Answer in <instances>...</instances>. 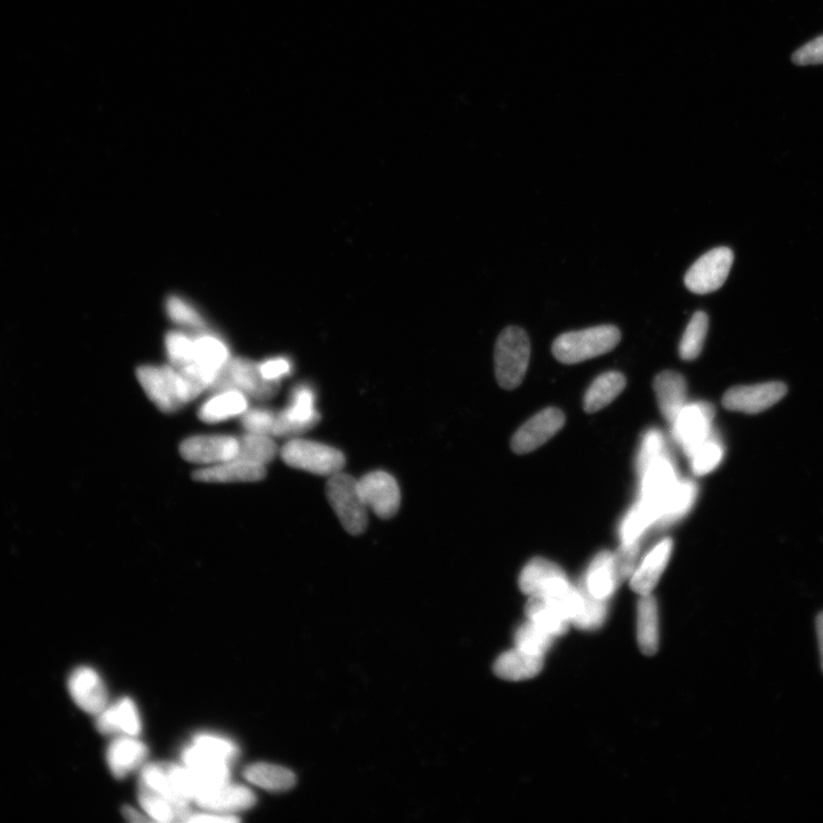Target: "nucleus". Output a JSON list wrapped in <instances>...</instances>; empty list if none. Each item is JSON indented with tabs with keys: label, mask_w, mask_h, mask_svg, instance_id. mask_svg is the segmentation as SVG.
<instances>
[{
	"label": "nucleus",
	"mask_w": 823,
	"mask_h": 823,
	"mask_svg": "<svg viewBox=\"0 0 823 823\" xmlns=\"http://www.w3.org/2000/svg\"><path fill=\"white\" fill-rule=\"evenodd\" d=\"M621 333L617 326L601 325L567 332L553 343V355L558 362L572 365L610 353L619 345Z\"/></svg>",
	"instance_id": "obj_1"
},
{
	"label": "nucleus",
	"mask_w": 823,
	"mask_h": 823,
	"mask_svg": "<svg viewBox=\"0 0 823 823\" xmlns=\"http://www.w3.org/2000/svg\"><path fill=\"white\" fill-rule=\"evenodd\" d=\"M531 357L529 335L518 326H508L495 343V377L503 389L513 390L522 385Z\"/></svg>",
	"instance_id": "obj_2"
},
{
	"label": "nucleus",
	"mask_w": 823,
	"mask_h": 823,
	"mask_svg": "<svg viewBox=\"0 0 823 823\" xmlns=\"http://www.w3.org/2000/svg\"><path fill=\"white\" fill-rule=\"evenodd\" d=\"M279 388L281 381L263 378L258 363L239 357L229 359L209 390L213 394L235 390L257 401H268L277 395Z\"/></svg>",
	"instance_id": "obj_3"
},
{
	"label": "nucleus",
	"mask_w": 823,
	"mask_h": 823,
	"mask_svg": "<svg viewBox=\"0 0 823 823\" xmlns=\"http://www.w3.org/2000/svg\"><path fill=\"white\" fill-rule=\"evenodd\" d=\"M326 497L343 529L351 535L364 533L369 524V517L359 493L357 479L341 471L332 475L327 481Z\"/></svg>",
	"instance_id": "obj_4"
},
{
	"label": "nucleus",
	"mask_w": 823,
	"mask_h": 823,
	"mask_svg": "<svg viewBox=\"0 0 823 823\" xmlns=\"http://www.w3.org/2000/svg\"><path fill=\"white\" fill-rule=\"evenodd\" d=\"M281 454L287 466L318 476L331 477L340 473L346 465L345 454L341 451L332 446L305 441V439H292L287 442Z\"/></svg>",
	"instance_id": "obj_5"
},
{
	"label": "nucleus",
	"mask_w": 823,
	"mask_h": 823,
	"mask_svg": "<svg viewBox=\"0 0 823 823\" xmlns=\"http://www.w3.org/2000/svg\"><path fill=\"white\" fill-rule=\"evenodd\" d=\"M137 377L150 401L162 412L174 413L187 404L181 374L172 365H143Z\"/></svg>",
	"instance_id": "obj_6"
},
{
	"label": "nucleus",
	"mask_w": 823,
	"mask_h": 823,
	"mask_svg": "<svg viewBox=\"0 0 823 823\" xmlns=\"http://www.w3.org/2000/svg\"><path fill=\"white\" fill-rule=\"evenodd\" d=\"M733 261L734 255L729 247H717L703 254L685 275L687 290L695 294L718 291L729 277Z\"/></svg>",
	"instance_id": "obj_7"
},
{
	"label": "nucleus",
	"mask_w": 823,
	"mask_h": 823,
	"mask_svg": "<svg viewBox=\"0 0 823 823\" xmlns=\"http://www.w3.org/2000/svg\"><path fill=\"white\" fill-rule=\"evenodd\" d=\"M359 493L366 507L382 519L393 518L401 507V490L396 479L386 471H373L358 481Z\"/></svg>",
	"instance_id": "obj_8"
},
{
	"label": "nucleus",
	"mask_w": 823,
	"mask_h": 823,
	"mask_svg": "<svg viewBox=\"0 0 823 823\" xmlns=\"http://www.w3.org/2000/svg\"><path fill=\"white\" fill-rule=\"evenodd\" d=\"M714 407L708 403L686 405L673 423L676 441L692 457L695 450L711 437Z\"/></svg>",
	"instance_id": "obj_9"
},
{
	"label": "nucleus",
	"mask_w": 823,
	"mask_h": 823,
	"mask_svg": "<svg viewBox=\"0 0 823 823\" xmlns=\"http://www.w3.org/2000/svg\"><path fill=\"white\" fill-rule=\"evenodd\" d=\"M787 394L782 382H766L755 386L733 387L726 391L723 405L726 410L757 414L781 401Z\"/></svg>",
	"instance_id": "obj_10"
},
{
	"label": "nucleus",
	"mask_w": 823,
	"mask_h": 823,
	"mask_svg": "<svg viewBox=\"0 0 823 823\" xmlns=\"http://www.w3.org/2000/svg\"><path fill=\"white\" fill-rule=\"evenodd\" d=\"M564 425V413L556 407H548L516 431L511 439V449L517 454L533 452L553 438Z\"/></svg>",
	"instance_id": "obj_11"
},
{
	"label": "nucleus",
	"mask_w": 823,
	"mask_h": 823,
	"mask_svg": "<svg viewBox=\"0 0 823 823\" xmlns=\"http://www.w3.org/2000/svg\"><path fill=\"white\" fill-rule=\"evenodd\" d=\"M238 438L226 435H201L186 439L180 446L182 458L198 465H218L237 457Z\"/></svg>",
	"instance_id": "obj_12"
},
{
	"label": "nucleus",
	"mask_w": 823,
	"mask_h": 823,
	"mask_svg": "<svg viewBox=\"0 0 823 823\" xmlns=\"http://www.w3.org/2000/svg\"><path fill=\"white\" fill-rule=\"evenodd\" d=\"M68 690L76 705L86 713L98 715L108 706L106 685L92 668L76 669L69 677Z\"/></svg>",
	"instance_id": "obj_13"
},
{
	"label": "nucleus",
	"mask_w": 823,
	"mask_h": 823,
	"mask_svg": "<svg viewBox=\"0 0 823 823\" xmlns=\"http://www.w3.org/2000/svg\"><path fill=\"white\" fill-rule=\"evenodd\" d=\"M267 475L266 466L233 459L211 467L199 469L194 479L203 483L259 482Z\"/></svg>",
	"instance_id": "obj_14"
},
{
	"label": "nucleus",
	"mask_w": 823,
	"mask_h": 823,
	"mask_svg": "<svg viewBox=\"0 0 823 823\" xmlns=\"http://www.w3.org/2000/svg\"><path fill=\"white\" fill-rule=\"evenodd\" d=\"M673 551V541L665 539L658 543L643 559L641 565L631 575L630 586L638 595H649L661 578Z\"/></svg>",
	"instance_id": "obj_15"
},
{
	"label": "nucleus",
	"mask_w": 823,
	"mask_h": 823,
	"mask_svg": "<svg viewBox=\"0 0 823 823\" xmlns=\"http://www.w3.org/2000/svg\"><path fill=\"white\" fill-rule=\"evenodd\" d=\"M653 388L663 418L674 423L687 405V385L683 375L675 371H663L655 377Z\"/></svg>",
	"instance_id": "obj_16"
},
{
	"label": "nucleus",
	"mask_w": 823,
	"mask_h": 823,
	"mask_svg": "<svg viewBox=\"0 0 823 823\" xmlns=\"http://www.w3.org/2000/svg\"><path fill=\"white\" fill-rule=\"evenodd\" d=\"M255 801L257 799L250 788L227 782L210 793L198 797L195 803L205 810L228 814L249 810L254 806Z\"/></svg>",
	"instance_id": "obj_17"
},
{
	"label": "nucleus",
	"mask_w": 823,
	"mask_h": 823,
	"mask_svg": "<svg viewBox=\"0 0 823 823\" xmlns=\"http://www.w3.org/2000/svg\"><path fill=\"white\" fill-rule=\"evenodd\" d=\"M193 337L194 361L191 364L197 365L199 369L211 375L215 381L222 367L231 358L228 345L219 335L207 330L198 331Z\"/></svg>",
	"instance_id": "obj_18"
},
{
	"label": "nucleus",
	"mask_w": 823,
	"mask_h": 823,
	"mask_svg": "<svg viewBox=\"0 0 823 823\" xmlns=\"http://www.w3.org/2000/svg\"><path fill=\"white\" fill-rule=\"evenodd\" d=\"M148 756L145 743L129 737L118 738L111 742L107 750V762L111 773L122 779L137 770Z\"/></svg>",
	"instance_id": "obj_19"
},
{
	"label": "nucleus",
	"mask_w": 823,
	"mask_h": 823,
	"mask_svg": "<svg viewBox=\"0 0 823 823\" xmlns=\"http://www.w3.org/2000/svg\"><path fill=\"white\" fill-rule=\"evenodd\" d=\"M139 802L143 810L151 819L158 822H182L188 821L191 812L189 803L177 801V799L158 793L140 783Z\"/></svg>",
	"instance_id": "obj_20"
},
{
	"label": "nucleus",
	"mask_w": 823,
	"mask_h": 823,
	"mask_svg": "<svg viewBox=\"0 0 823 823\" xmlns=\"http://www.w3.org/2000/svg\"><path fill=\"white\" fill-rule=\"evenodd\" d=\"M97 727L103 734L125 733L135 737L141 731L137 707L130 698H124L107 706L97 715Z\"/></svg>",
	"instance_id": "obj_21"
},
{
	"label": "nucleus",
	"mask_w": 823,
	"mask_h": 823,
	"mask_svg": "<svg viewBox=\"0 0 823 823\" xmlns=\"http://www.w3.org/2000/svg\"><path fill=\"white\" fill-rule=\"evenodd\" d=\"M543 658L515 649L500 655L494 663V673L510 682H521L534 678L541 673Z\"/></svg>",
	"instance_id": "obj_22"
},
{
	"label": "nucleus",
	"mask_w": 823,
	"mask_h": 823,
	"mask_svg": "<svg viewBox=\"0 0 823 823\" xmlns=\"http://www.w3.org/2000/svg\"><path fill=\"white\" fill-rule=\"evenodd\" d=\"M641 479V500L652 503L661 515L662 502L678 481L673 465L666 457H661L647 469Z\"/></svg>",
	"instance_id": "obj_23"
},
{
	"label": "nucleus",
	"mask_w": 823,
	"mask_h": 823,
	"mask_svg": "<svg viewBox=\"0 0 823 823\" xmlns=\"http://www.w3.org/2000/svg\"><path fill=\"white\" fill-rule=\"evenodd\" d=\"M588 593L599 599H607L614 594L620 581L615 573L613 554L610 551H601L591 562L582 582Z\"/></svg>",
	"instance_id": "obj_24"
},
{
	"label": "nucleus",
	"mask_w": 823,
	"mask_h": 823,
	"mask_svg": "<svg viewBox=\"0 0 823 823\" xmlns=\"http://www.w3.org/2000/svg\"><path fill=\"white\" fill-rule=\"evenodd\" d=\"M249 410V399L247 396L235 390L221 391L214 394L201 409L198 417L206 423H219L231 418L238 417Z\"/></svg>",
	"instance_id": "obj_25"
},
{
	"label": "nucleus",
	"mask_w": 823,
	"mask_h": 823,
	"mask_svg": "<svg viewBox=\"0 0 823 823\" xmlns=\"http://www.w3.org/2000/svg\"><path fill=\"white\" fill-rule=\"evenodd\" d=\"M637 642L645 655H654L659 649V613L655 598L643 595L637 605Z\"/></svg>",
	"instance_id": "obj_26"
},
{
	"label": "nucleus",
	"mask_w": 823,
	"mask_h": 823,
	"mask_svg": "<svg viewBox=\"0 0 823 823\" xmlns=\"http://www.w3.org/2000/svg\"><path fill=\"white\" fill-rule=\"evenodd\" d=\"M289 422L294 435L305 433L319 422V414L315 410V396L313 390L307 386L295 388L292 394L291 405L281 411Z\"/></svg>",
	"instance_id": "obj_27"
},
{
	"label": "nucleus",
	"mask_w": 823,
	"mask_h": 823,
	"mask_svg": "<svg viewBox=\"0 0 823 823\" xmlns=\"http://www.w3.org/2000/svg\"><path fill=\"white\" fill-rule=\"evenodd\" d=\"M626 385L625 375L620 372L611 371L599 375L587 390L583 409L588 413L601 411L622 393Z\"/></svg>",
	"instance_id": "obj_28"
},
{
	"label": "nucleus",
	"mask_w": 823,
	"mask_h": 823,
	"mask_svg": "<svg viewBox=\"0 0 823 823\" xmlns=\"http://www.w3.org/2000/svg\"><path fill=\"white\" fill-rule=\"evenodd\" d=\"M561 566L542 557H535L524 566L519 575V589L527 596L538 595L549 583L558 578H565Z\"/></svg>",
	"instance_id": "obj_29"
},
{
	"label": "nucleus",
	"mask_w": 823,
	"mask_h": 823,
	"mask_svg": "<svg viewBox=\"0 0 823 823\" xmlns=\"http://www.w3.org/2000/svg\"><path fill=\"white\" fill-rule=\"evenodd\" d=\"M244 775L253 785L275 791V793L290 790L297 782L294 773L286 767L268 763H257L246 767Z\"/></svg>",
	"instance_id": "obj_30"
},
{
	"label": "nucleus",
	"mask_w": 823,
	"mask_h": 823,
	"mask_svg": "<svg viewBox=\"0 0 823 823\" xmlns=\"http://www.w3.org/2000/svg\"><path fill=\"white\" fill-rule=\"evenodd\" d=\"M525 606L527 620H530L554 637L563 636L569 630L570 622L566 621L553 605L540 595L529 596Z\"/></svg>",
	"instance_id": "obj_31"
},
{
	"label": "nucleus",
	"mask_w": 823,
	"mask_h": 823,
	"mask_svg": "<svg viewBox=\"0 0 823 823\" xmlns=\"http://www.w3.org/2000/svg\"><path fill=\"white\" fill-rule=\"evenodd\" d=\"M697 498V486L690 481H677L662 502L659 523L668 524L682 518L693 506Z\"/></svg>",
	"instance_id": "obj_32"
},
{
	"label": "nucleus",
	"mask_w": 823,
	"mask_h": 823,
	"mask_svg": "<svg viewBox=\"0 0 823 823\" xmlns=\"http://www.w3.org/2000/svg\"><path fill=\"white\" fill-rule=\"evenodd\" d=\"M660 521V511L651 503L639 500L623 519L620 534L621 542L637 541L649 527Z\"/></svg>",
	"instance_id": "obj_33"
},
{
	"label": "nucleus",
	"mask_w": 823,
	"mask_h": 823,
	"mask_svg": "<svg viewBox=\"0 0 823 823\" xmlns=\"http://www.w3.org/2000/svg\"><path fill=\"white\" fill-rule=\"evenodd\" d=\"M239 447L235 459L266 466L277 454V445L270 436L247 433L238 438Z\"/></svg>",
	"instance_id": "obj_34"
},
{
	"label": "nucleus",
	"mask_w": 823,
	"mask_h": 823,
	"mask_svg": "<svg viewBox=\"0 0 823 823\" xmlns=\"http://www.w3.org/2000/svg\"><path fill=\"white\" fill-rule=\"evenodd\" d=\"M708 329V315L703 311L695 313L686 327L681 343H679V356L683 361H694L700 356Z\"/></svg>",
	"instance_id": "obj_35"
},
{
	"label": "nucleus",
	"mask_w": 823,
	"mask_h": 823,
	"mask_svg": "<svg viewBox=\"0 0 823 823\" xmlns=\"http://www.w3.org/2000/svg\"><path fill=\"white\" fill-rule=\"evenodd\" d=\"M555 638L530 620L519 626L514 636L517 649L541 658H545V655L553 646Z\"/></svg>",
	"instance_id": "obj_36"
},
{
	"label": "nucleus",
	"mask_w": 823,
	"mask_h": 823,
	"mask_svg": "<svg viewBox=\"0 0 823 823\" xmlns=\"http://www.w3.org/2000/svg\"><path fill=\"white\" fill-rule=\"evenodd\" d=\"M583 595L582 611L572 625L580 630L593 631L601 628L609 613V601L590 595L583 583L579 585Z\"/></svg>",
	"instance_id": "obj_37"
},
{
	"label": "nucleus",
	"mask_w": 823,
	"mask_h": 823,
	"mask_svg": "<svg viewBox=\"0 0 823 823\" xmlns=\"http://www.w3.org/2000/svg\"><path fill=\"white\" fill-rule=\"evenodd\" d=\"M165 307L167 316L175 324L197 332L206 330L207 324L202 314L190 302L178 295H171L167 298Z\"/></svg>",
	"instance_id": "obj_38"
},
{
	"label": "nucleus",
	"mask_w": 823,
	"mask_h": 823,
	"mask_svg": "<svg viewBox=\"0 0 823 823\" xmlns=\"http://www.w3.org/2000/svg\"><path fill=\"white\" fill-rule=\"evenodd\" d=\"M167 356L175 369H182L194 361V337L185 332L172 331L165 338Z\"/></svg>",
	"instance_id": "obj_39"
},
{
	"label": "nucleus",
	"mask_w": 823,
	"mask_h": 823,
	"mask_svg": "<svg viewBox=\"0 0 823 823\" xmlns=\"http://www.w3.org/2000/svg\"><path fill=\"white\" fill-rule=\"evenodd\" d=\"M724 455L721 443L710 437L692 454V469L695 475L703 476L711 473L722 462Z\"/></svg>",
	"instance_id": "obj_40"
},
{
	"label": "nucleus",
	"mask_w": 823,
	"mask_h": 823,
	"mask_svg": "<svg viewBox=\"0 0 823 823\" xmlns=\"http://www.w3.org/2000/svg\"><path fill=\"white\" fill-rule=\"evenodd\" d=\"M662 450L663 438L659 431H647V434L643 438L641 451H639L637 458V470L639 477H642L655 461L663 457Z\"/></svg>",
	"instance_id": "obj_41"
},
{
	"label": "nucleus",
	"mask_w": 823,
	"mask_h": 823,
	"mask_svg": "<svg viewBox=\"0 0 823 823\" xmlns=\"http://www.w3.org/2000/svg\"><path fill=\"white\" fill-rule=\"evenodd\" d=\"M639 551L641 549H639V540H637L621 542L617 553L613 554L614 569L620 583L633 575Z\"/></svg>",
	"instance_id": "obj_42"
},
{
	"label": "nucleus",
	"mask_w": 823,
	"mask_h": 823,
	"mask_svg": "<svg viewBox=\"0 0 823 823\" xmlns=\"http://www.w3.org/2000/svg\"><path fill=\"white\" fill-rule=\"evenodd\" d=\"M276 412L265 409L247 410L242 414V426L247 433L273 437Z\"/></svg>",
	"instance_id": "obj_43"
},
{
	"label": "nucleus",
	"mask_w": 823,
	"mask_h": 823,
	"mask_svg": "<svg viewBox=\"0 0 823 823\" xmlns=\"http://www.w3.org/2000/svg\"><path fill=\"white\" fill-rule=\"evenodd\" d=\"M194 742L213 751L228 763L233 762L238 755V748L234 742L228 739L218 737L212 734H199L195 737Z\"/></svg>",
	"instance_id": "obj_44"
},
{
	"label": "nucleus",
	"mask_w": 823,
	"mask_h": 823,
	"mask_svg": "<svg viewBox=\"0 0 823 823\" xmlns=\"http://www.w3.org/2000/svg\"><path fill=\"white\" fill-rule=\"evenodd\" d=\"M793 61L798 66L822 65L823 63V35L814 38L805 44L793 55Z\"/></svg>",
	"instance_id": "obj_45"
},
{
	"label": "nucleus",
	"mask_w": 823,
	"mask_h": 823,
	"mask_svg": "<svg viewBox=\"0 0 823 823\" xmlns=\"http://www.w3.org/2000/svg\"><path fill=\"white\" fill-rule=\"evenodd\" d=\"M263 378L270 381H281L292 371V364L284 357L270 358L268 361L259 364Z\"/></svg>",
	"instance_id": "obj_46"
},
{
	"label": "nucleus",
	"mask_w": 823,
	"mask_h": 823,
	"mask_svg": "<svg viewBox=\"0 0 823 823\" xmlns=\"http://www.w3.org/2000/svg\"><path fill=\"white\" fill-rule=\"evenodd\" d=\"M238 821H239V819L236 818V817H233V815H228V814H221L220 815L219 813L196 814V815L191 814L190 818L188 819V822H191V823H193V822L194 823H233V822H238Z\"/></svg>",
	"instance_id": "obj_47"
},
{
	"label": "nucleus",
	"mask_w": 823,
	"mask_h": 823,
	"mask_svg": "<svg viewBox=\"0 0 823 823\" xmlns=\"http://www.w3.org/2000/svg\"><path fill=\"white\" fill-rule=\"evenodd\" d=\"M124 817L131 821V822H150L154 821L153 819H149L145 817V815L140 814L137 810H134L131 806H125L123 809Z\"/></svg>",
	"instance_id": "obj_48"
},
{
	"label": "nucleus",
	"mask_w": 823,
	"mask_h": 823,
	"mask_svg": "<svg viewBox=\"0 0 823 823\" xmlns=\"http://www.w3.org/2000/svg\"><path fill=\"white\" fill-rule=\"evenodd\" d=\"M815 628H817L820 662L823 673V612L818 614L817 620H815Z\"/></svg>",
	"instance_id": "obj_49"
}]
</instances>
